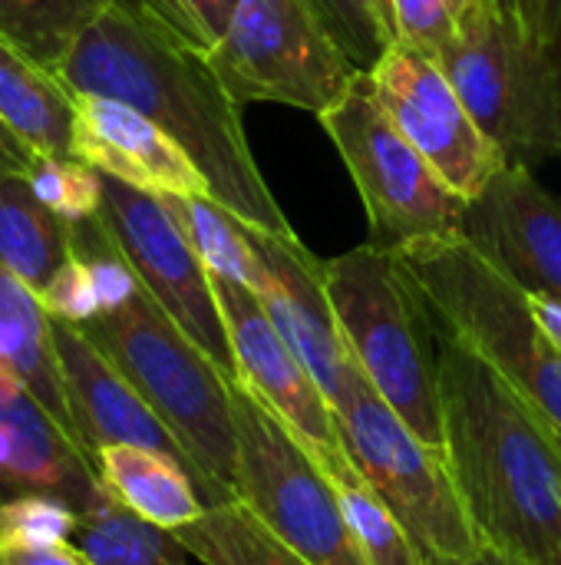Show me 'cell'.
<instances>
[{
    "label": "cell",
    "instance_id": "25",
    "mask_svg": "<svg viewBox=\"0 0 561 565\" xmlns=\"http://www.w3.org/2000/svg\"><path fill=\"white\" fill-rule=\"evenodd\" d=\"M202 265L228 281L258 291L265 285V262L251 242V228L208 195H159Z\"/></svg>",
    "mask_w": 561,
    "mask_h": 565
},
{
    "label": "cell",
    "instance_id": "9",
    "mask_svg": "<svg viewBox=\"0 0 561 565\" xmlns=\"http://www.w3.org/2000/svg\"><path fill=\"white\" fill-rule=\"evenodd\" d=\"M231 404L238 500L314 565H367L321 460L241 381L231 384Z\"/></svg>",
    "mask_w": 561,
    "mask_h": 565
},
{
    "label": "cell",
    "instance_id": "17",
    "mask_svg": "<svg viewBox=\"0 0 561 565\" xmlns=\"http://www.w3.org/2000/svg\"><path fill=\"white\" fill-rule=\"evenodd\" d=\"M73 156L152 195H208L192 156L129 103L73 93Z\"/></svg>",
    "mask_w": 561,
    "mask_h": 565
},
{
    "label": "cell",
    "instance_id": "18",
    "mask_svg": "<svg viewBox=\"0 0 561 565\" xmlns=\"http://www.w3.org/2000/svg\"><path fill=\"white\" fill-rule=\"evenodd\" d=\"M99 487L96 463L53 424L23 381L0 367V503L46 493L79 513Z\"/></svg>",
    "mask_w": 561,
    "mask_h": 565
},
{
    "label": "cell",
    "instance_id": "32",
    "mask_svg": "<svg viewBox=\"0 0 561 565\" xmlns=\"http://www.w3.org/2000/svg\"><path fill=\"white\" fill-rule=\"evenodd\" d=\"M145 13H152L169 33L185 40L188 46L212 53L228 30V20L238 0H136Z\"/></svg>",
    "mask_w": 561,
    "mask_h": 565
},
{
    "label": "cell",
    "instance_id": "14",
    "mask_svg": "<svg viewBox=\"0 0 561 565\" xmlns=\"http://www.w3.org/2000/svg\"><path fill=\"white\" fill-rule=\"evenodd\" d=\"M251 242L265 262V285L255 295L337 411L360 381V367L341 338L324 288L321 258L298 235H271L251 228Z\"/></svg>",
    "mask_w": 561,
    "mask_h": 565
},
{
    "label": "cell",
    "instance_id": "29",
    "mask_svg": "<svg viewBox=\"0 0 561 565\" xmlns=\"http://www.w3.org/2000/svg\"><path fill=\"white\" fill-rule=\"evenodd\" d=\"M357 70H374L397 43L390 0H308Z\"/></svg>",
    "mask_w": 561,
    "mask_h": 565
},
{
    "label": "cell",
    "instance_id": "27",
    "mask_svg": "<svg viewBox=\"0 0 561 565\" xmlns=\"http://www.w3.org/2000/svg\"><path fill=\"white\" fill-rule=\"evenodd\" d=\"M321 467L327 470V477L341 497L344 516L350 523V533H354L367 565H430L427 556L420 553V546L410 540V533L387 510V503L360 477V470L354 467L347 450L321 460Z\"/></svg>",
    "mask_w": 561,
    "mask_h": 565
},
{
    "label": "cell",
    "instance_id": "34",
    "mask_svg": "<svg viewBox=\"0 0 561 565\" xmlns=\"http://www.w3.org/2000/svg\"><path fill=\"white\" fill-rule=\"evenodd\" d=\"M0 565H93L76 543H0Z\"/></svg>",
    "mask_w": 561,
    "mask_h": 565
},
{
    "label": "cell",
    "instance_id": "12",
    "mask_svg": "<svg viewBox=\"0 0 561 565\" xmlns=\"http://www.w3.org/2000/svg\"><path fill=\"white\" fill-rule=\"evenodd\" d=\"M367 79L400 132L466 202L479 199L509 166L499 142L479 126L436 60L397 40L367 70Z\"/></svg>",
    "mask_w": 561,
    "mask_h": 565
},
{
    "label": "cell",
    "instance_id": "22",
    "mask_svg": "<svg viewBox=\"0 0 561 565\" xmlns=\"http://www.w3.org/2000/svg\"><path fill=\"white\" fill-rule=\"evenodd\" d=\"M73 255V228L50 212L26 175L0 179V265L36 295Z\"/></svg>",
    "mask_w": 561,
    "mask_h": 565
},
{
    "label": "cell",
    "instance_id": "2",
    "mask_svg": "<svg viewBox=\"0 0 561 565\" xmlns=\"http://www.w3.org/2000/svg\"><path fill=\"white\" fill-rule=\"evenodd\" d=\"M436 331L443 450L483 546L561 565V444L470 344Z\"/></svg>",
    "mask_w": 561,
    "mask_h": 565
},
{
    "label": "cell",
    "instance_id": "19",
    "mask_svg": "<svg viewBox=\"0 0 561 565\" xmlns=\"http://www.w3.org/2000/svg\"><path fill=\"white\" fill-rule=\"evenodd\" d=\"M0 367L10 371L17 381H23V387L40 401V407L53 417V424L86 454L69 414L63 374L53 348V318L46 315L40 295L3 265H0Z\"/></svg>",
    "mask_w": 561,
    "mask_h": 565
},
{
    "label": "cell",
    "instance_id": "15",
    "mask_svg": "<svg viewBox=\"0 0 561 565\" xmlns=\"http://www.w3.org/2000/svg\"><path fill=\"white\" fill-rule=\"evenodd\" d=\"M463 235L522 291L561 301V199L529 166L509 162L470 202Z\"/></svg>",
    "mask_w": 561,
    "mask_h": 565
},
{
    "label": "cell",
    "instance_id": "26",
    "mask_svg": "<svg viewBox=\"0 0 561 565\" xmlns=\"http://www.w3.org/2000/svg\"><path fill=\"white\" fill-rule=\"evenodd\" d=\"M112 3L116 0H0V36L40 66L56 70Z\"/></svg>",
    "mask_w": 561,
    "mask_h": 565
},
{
    "label": "cell",
    "instance_id": "20",
    "mask_svg": "<svg viewBox=\"0 0 561 565\" xmlns=\"http://www.w3.org/2000/svg\"><path fill=\"white\" fill-rule=\"evenodd\" d=\"M93 460L103 487L136 516L162 530L175 533L205 513V500L198 493L195 477L188 473V467L165 454L112 444L99 447Z\"/></svg>",
    "mask_w": 561,
    "mask_h": 565
},
{
    "label": "cell",
    "instance_id": "6",
    "mask_svg": "<svg viewBox=\"0 0 561 565\" xmlns=\"http://www.w3.org/2000/svg\"><path fill=\"white\" fill-rule=\"evenodd\" d=\"M321 271L360 374L420 440L443 450L436 331L393 252L367 242L321 262Z\"/></svg>",
    "mask_w": 561,
    "mask_h": 565
},
{
    "label": "cell",
    "instance_id": "21",
    "mask_svg": "<svg viewBox=\"0 0 561 565\" xmlns=\"http://www.w3.org/2000/svg\"><path fill=\"white\" fill-rule=\"evenodd\" d=\"M0 119L33 152L73 156V93L0 36Z\"/></svg>",
    "mask_w": 561,
    "mask_h": 565
},
{
    "label": "cell",
    "instance_id": "7",
    "mask_svg": "<svg viewBox=\"0 0 561 565\" xmlns=\"http://www.w3.org/2000/svg\"><path fill=\"white\" fill-rule=\"evenodd\" d=\"M334 414L347 457L427 563H463L483 550L446 454L420 440L364 374Z\"/></svg>",
    "mask_w": 561,
    "mask_h": 565
},
{
    "label": "cell",
    "instance_id": "24",
    "mask_svg": "<svg viewBox=\"0 0 561 565\" xmlns=\"http://www.w3.org/2000/svg\"><path fill=\"white\" fill-rule=\"evenodd\" d=\"M179 543L205 565H314L261 523L241 500L205 507V513L175 530Z\"/></svg>",
    "mask_w": 561,
    "mask_h": 565
},
{
    "label": "cell",
    "instance_id": "13",
    "mask_svg": "<svg viewBox=\"0 0 561 565\" xmlns=\"http://www.w3.org/2000/svg\"><path fill=\"white\" fill-rule=\"evenodd\" d=\"M212 285L228 328L238 381L261 404H268L317 460L344 454L331 401L324 397L321 384L311 377L304 361L281 338L261 298L248 285L218 275H212Z\"/></svg>",
    "mask_w": 561,
    "mask_h": 565
},
{
    "label": "cell",
    "instance_id": "1",
    "mask_svg": "<svg viewBox=\"0 0 561 565\" xmlns=\"http://www.w3.org/2000/svg\"><path fill=\"white\" fill-rule=\"evenodd\" d=\"M53 73L69 93L129 103L162 126L202 169L212 199L248 228L298 235L255 162L241 103L208 53L169 33L136 0H116Z\"/></svg>",
    "mask_w": 561,
    "mask_h": 565
},
{
    "label": "cell",
    "instance_id": "28",
    "mask_svg": "<svg viewBox=\"0 0 561 565\" xmlns=\"http://www.w3.org/2000/svg\"><path fill=\"white\" fill-rule=\"evenodd\" d=\"M26 182L36 192V199L66 225L89 222L103 209V172L76 156L36 152L30 159Z\"/></svg>",
    "mask_w": 561,
    "mask_h": 565
},
{
    "label": "cell",
    "instance_id": "36",
    "mask_svg": "<svg viewBox=\"0 0 561 565\" xmlns=\"http://www.w3.org/2000/svg\"><path fill=\"white\" fill-rule=\"evenodd\" d=\"M526 298H529L536 324L546 331V338L561 351V301L559 298H549V295H529V291H526Z\"/></svg>",
    "mask_w": 561,
    "mask_h": 565
},
{
    "label": "cell",
    "instance_id": "10",
    "mask_svg": "<svg viewBox=\"0 0 561 565\" xmlns=\"http://www.w3.org/2000/svg\"><path fill=\"white\" fill-rule=\"evenodd\" d=\"M208 60L241 106L281 103L314 116L337 106L364 73L308 0H238Z\"/></svg>",
    "mask_w": 561,
    "mask_h": 565
},
{
    "label": "cell",
    "instance_id": "35",
    "mask_svg": "<svg viewBox=\"0 0 561 565\" xmlns=\"http://www.w3.org/2000/svg\"><path fill=\"white\" fill-rule=\"evenodd\" d=\"M33 156H36V152H33L30 146H23V142L10 132V126L0 119V179H7V175H26Z\"/></svg>",
    "mask_w": 561,
    "mask_h": 565
},
{
    "label": "cell",
    "instance_id": "23",
    "mask_svg": "<svg viewBox=\"0 0 561 565\" xmlns=\"http://www.w3.org/2000/svg\"><path fill=\"white\" fill-rule=\"evenodd\" d=\"M73 543L93 565H188V550L172 530L136 516L106 487L79 510Z\"/></svg>",
    "mask_w": 561,
    "mask_h": 565
},
{
    "label": "cell",
    "instance_id": "11",
    "mask_svg": "<svg viewBox=\"0 0 561 565\" xmlns=\"http://www.w3.org/2000/svg\"><path fill=\"white\" fill-rule=\"evenodd\" d=\"M99 218L139 285L152 295V301L231 377L235 358L228 328L215 298L212 271L202 265L185 232L175 225L159 195L132 189L119 179L103 175V209Z\"/></svg>",
    "mask_w": 561,
    "mask_h": 565
},
{
    "label": "cell",
    "instance_id": "5",
    "mask_svg": "<svg viewBox=\"0 0 561 565\" xmlns=\"http://www.w3.org/2000/svg\"><path fill=\"white\" fill-rule=\"evenodd\" d=\"M433 328L479 351L561 444V351L536 324L526 291L466 235L393 252Z\"/></svg>",
    "mask_w": 561,
    "mask_h": 565
},
{
    "label": "cell",
    "instance_id": "30",
    "mask_svg": "<svg viewBox=\"0 0 561 565\" xmlns=\"http://www.w3.org/2000/svg\"><path fill=\"white\" fill-rule=\"evenodd\" d=\"M76 520V507L60 497H13L0 503V543H73Z\"/></svg>",
    "mask_w": 561,
    "mask_h": 565
},
{
    "label": "cell",
    "instance_id": "16",
    "mask_svg": "<svg viewBox=\"0 0 561 565\" xmlns=\"http://www.w3.org/2000/svg\"><path fill=\"white\" fill-rule=\"evenodd\" d=\"M53 348H56V361L63 374L69 414L89 457H96L99 447H112V444L145 447L188 467L202 493V480L192 460L185 457V450L179 447V440L172 437V430L155 417V411L142 401V394L86 338L79 324L53 318Z\"/></svg>",
    "mask_w": 561,
    "mask_h": 565
},
{
    "label": "cell",
    "instance_id": "8",
    "mask_svg": "<svg viewBox=\"0 0 561 565\" xmlns=\"http://www.w3.org/2000/svg\"><path fill=\"white\" fill-rule=\"evenodd\" d=\"M337 146L370 222V245L397 252L466 232L470 202L456 195L380 106L367 73L317 116Z\"/></svg>",
    "mask_w": 561,
    "mask_h": 565
},
{
    "label": "cell",
    "instance_id": "31",
    "mask_svg": "<svg viewBox=\"0 0 561 565\" xmlns=\"http://www.w3.org/2000/svg\"><path fill=\"white\" fill-rule=\"evenodd\" d=\"M470 0H390L397 40L440 63Z\"/></svg>",
    "mask_w": 561,
    "mask_h": 565
},
{
    "label": "cell",
    "instance_id": "4",
    "mask_svg": "<svg viewBox=\"0 0 561 565\" xmlns=\"http://www.w3.org/2000/svg\"><path fill=\"white\" fill-rule=\"evenodd\" d=\"M122 371L192 460L205 507L238 500L231 377L139 288L122 308L79 324Z\"/></svg>",
    "mask_w": 561,
    "mask_h": 565
},
{
    "label": "cell",
    "instance_id": "37",
    "mask_svg": "<svg viewBox=\"0 0 561 565\" xmlns=\"http://www.w3.org/2000/svg\"><path fill=\"white\" fill-rule=\"evenodd\" d=\"M436 565H539V563H522V559H513L499 550H489L483 546L473 559H463V563H436Z\"/></svg>",
    "mask_w": 561,
    "mask_h": 565
},
{
    "label": "cell",
    "instance_id": "33",
    "mask_svg": "<svg viewBox=\"0 0 561 565\" xmlns=\"http://www.w3.org/2000/svg\"><path fill=\"white\" fill-rule=\"evenodd\" d=\"M40 301H43L46 315L56 318V321L86 324V321L99 318V298H96L93 278H89V268L76 252L50 278V285L40 291Z\"/></svg>",
    "mask_w": 561,
    "mask_h": 565
},
{
    "label": "cell",
    "instance_id": "3",
    "mask_svg": "<svg viewBox=\"0 0 561 565\" xmlns=\"http://www.w3.org/2000/svg\"><path fill=\"white\" fill-rule=\"evenodd\" d=\"M440 66L509 162L561 159V0H470Z\"/></svg>",
    "mask_w": 561,
    "mask_h": 565
}]
</instances>
